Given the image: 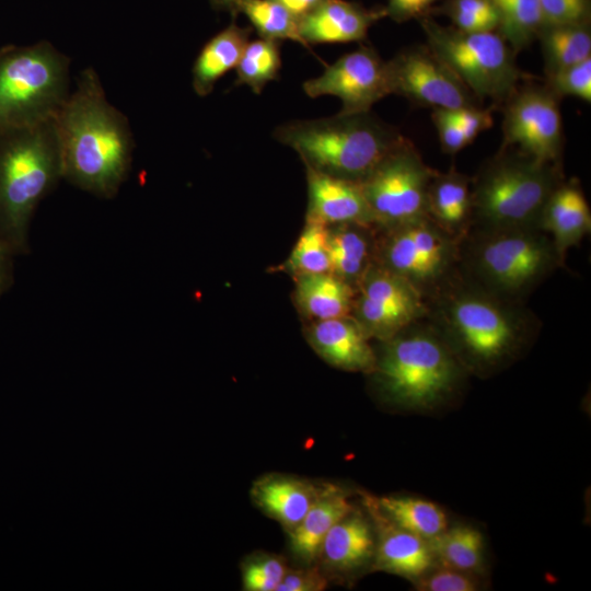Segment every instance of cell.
I'll list each match as a JSON object with an SVG mask.
<instances>
[{
	"label": "cell",
	"instance_id": "cell-23",
	"mask_svg": "<svg viewBox=\"0 0 591 591\" xmlns=\"http://www.w3.org/2000/svg\"><path fill=\"white\" fill-rule=\"evenodd\" d=\"M355 296L354 287L332 273L296 276L297 304L313 321L350 315Z\"/></svg>",
	"mask_w": 591,
	"mask_h": 591
},
{
	"label": "cell",
	"instance_id": "cell-19",
	"mask_svg": "<svg viewBox=\"0 0 591 591\" xmlns=\"http://www.w3.org/2000/svg\"><path fill=\"white\" fill-rule=\"evenodd\" d=\"M541 229L549 234L563 260L567 250L590 232V208L577 182L563 181L556 187L544 208Z\"/></svg>",
	"mask_w": 591,
	"mask_h": 591
},
{
	"label": "cell",
	"instance_id": "cell-10",
	"mask_svg": "<svg viewBox=\"0 0 591 591\" xmlns=\"http://www.w3.org/2000/svg\"><path fill=\"white\" fill-rule=\"evenodd\" d=\"M436 170L405 138L359 182L374 224L386 229L428 217V189Z\"/></svg>",
	"mask_w": 591,
	"mask_h": 591
},
{
	"label": "cell",
	"instance_id": "cell-21",
	"mask_svg": "<svg viewBox=\"0 0 591 591\" xmlns=\"http://www.w3.org/2000/svg\"><path fill=\"white\" fill-rule=\"evenodd\" d=\"M250 34V27H241L233 22L201 47L192 69L197 95L211 93L215 84L237 66Z\"/></svg>",
	"mask_w": 591,
	"mask_h": 591
},
{
	"label": "cell",
	"instance_id": "cell-13",
	"mask_svg": "<svg viewBox=\"0 0 591 591\" xmlns=\"http://www.w3.org/2000/svg\"><path fill=\"white\" fill-rule=\"evenodd\" d=\"M386 65L391 94L413 104L452 111L479 103L426 45L403 49Z\"/></svg>",
	"mask_w": 591,
	"mask_h": 591
},
{
	"label": "cell",
	"instance_id": "cell-46",
	"mask_svg": "<svg viewBox=\"0 0 591 591\" xmlns=\"http://www.w3.org/2000/svg\"><path fill=\"white\" fill-rule=\"evenodd\" d=\"M246 0H210L212 7L217 10H225L233 15L240 13L241 7Z\"/></svg>",
	"mask_w": 591,
	"mask_h": 591
},
{
	"label": "cell",
	"instance_id": "cell-4",
	"mask_svg": "<svg viewBox=\"0 0 591 591\" xmlns=\"http://www.w3.org/2000/svg\"><path fill=\"white\" fill-rule=\"evenodd\" d=\"M274 137L305 166L358 183L405 139L370 112L288 121Z\"/></svg>",
	"mask_w": 591,
	"mask_h": 591
},
{
	"label": "cell",
	"instance_id": "cell-37",
	"mask_svg": "<svg viewBox=\"0 0 591 591\" xmlns=\"http://www.w3.org/2000/svg\"><path fill=\"white\" fill-rule=\"evenodd\" d=\"M287 572L277 557L264 556L248 561L242 575L243 587L248 591H274Z\"/></svg>",
	"mask_w": 591,
	"mask_h": 591
},
{
	"label": "cell",
	"instance_id": "cell-36",
	"mask_svg": "<svg viewBox=\"0 0 591 591\" xmlns=\"http://www.w3.org/2000/svg\"><path fill=\"white\" fill-rule=\"evenodd\" d=\"M547 88L559 99L579 97L591 101V57L547 77Z\"/></svg>",
	"mask_w": 591,
	"mask_h": 591
},
{
	"label": "cell",
	"instance_id": "cell-17",
	"mask_svg": "<svg viewBox=\"0 0 591 591\" xmlns=\"http://www.w3.org/2000/svg\"><path fill=\"white\" fill-rule=\"evenodd\" d=\"M384 16L385 8L367 9L347 0H325L299 21V32L306 47L310 44L360 42Z\"/></svg>",
	"mask_w": 591,
	"mask_h": 591
},
{
	"label": "cell",
	"instance_id": "cell-42",
	"mask_svg": "<svg viewBox=\"0 0 591 591\" xmlns=\"http://www.w3.org/2000/svg\"><path fill=\"white\" fill-rule=\"evenodd\" d=\"M325 584V579L317 570H287L275 591H317L324 589Z\"/></svg>",
	"mask_w": 591,
	"mask_h": 591
},
{
	"label": "cell",
	"instance_id": "cell-12",
	"mask_svg": "<svg viewBox=\"0 0 591 591\" xmlns=\"http://www.w3.org/2000/svg\"><path fill=\"white\" fill-rule=\"evenodd\" d=\"M558 100L547 86L517 88L505 102L502 147H517L536 160L559 163L564 131Z\"/></svg>",
	"mask_w": 591,
	"mask_h": 591
},
{
	"label": "cell",
	"instance_id": "cell-6",
	"mask_svg": "<svg viewBox=\"0 0 591 591\" xmlns=\"http://www.w3.org/2000/svg\"><path fill=\"white\" fill-rule=\"evenodd\" d=\"M563 181L559 163L502 147L471 179L470 228L541 229L544 208Z\"/></svg>",
	"mask_w": 591,
	"mask_h": 591
},
{
	"label": "cell",
	"instance_id": "cell-15",
	"mask_svg": "<svg viewBox=\"0 0 591 591\" xmlns=\"http://www.w3.org/2000/svg\"><path fill=\"white\" fill-rule=\"evenodd\" d=\"M305 167L309 190L306 220L325 225L374 224L358 182Z\"/></svg>",
	"mask_w": 591,
	"mask_h": 591
},
{
	"label": "cell",
	"instance_id": "cell-41",
	"mask_svg": "<svg viewBox=\"0 0 591 591\" xmlns=\"http://www.w3.org/2000/svg\"><path fill=\"white\" fill-rule=\"evenodd\" d=\"M442 150L455 154L470 144L461 128L449 117L445 109L433 108L431 114Z\"/></svg>",
	"mask_w": 591,
	"mask_h": 591
},
{
	"label": "cell",
	"instance_id": "cell-3",
	"mask_svg": "<svg viewBox=\"0 0 591 591\" xmlns=\"http://www.w3.org/2000/svg\"><path fill=\"white\" fill-rule=\"evenodd\" d=\"M61 178L55 117L0 131V240L14 255L28 251L33 215Z\"/></svg>",
	"mask_w": 591,
	"mask_h": 591
},
{
	"label": "cell",
	"instance_id": "cell-45",
	"mask_svg": "<svg viewBox=\"0 0 591 591\" xmlns=\"http://www.w3.org/2000/svg\"><path fill=\"white\" fill-rule=\"evenodd\" d=\"M286 8L298 21L310 14L325 0H275Z\"/></svg>",
	"mask_w": 591,
	"mask_h": 591
},
{
	"label": "cell",
	"instance_id": "cell-25",
	"mask_svg": "<svg viewBox=\"0 0 591 591\" xmlns=\"http://www.w3.org/2000/svg\"><path fill=\"white\" fill-rule=\"evenodd\" d=\"M321 493L309 483L289 477H268L253 489L258 506L289 530L301 522Z\"/></svg>",
	"mask_w": 591,
	"mask_h": 591
},
{
	"label": "cell",
	"instance_id": "cell-44",
	"mask_svg": "<svg viewBox=\"0 0 591 591\" xmlns=\"http://www.w3.org/2000/svg\"><path fill=\"white\" fill-rule=\"evenodd\" d=\"M13 252L0 240V297L13 281Z\"/></svg>",
	"mask_w": 591,
	"mask_h": 591
},
{
	"label": "cell",
	"instance_id": "cell-1",
	"mask_svg": "<svg viewBox=\"0 0 591 591\" xmlns=\"http://www.w3.org/2000/svg\"><path fill=\"white\" fill-rule=\"evenodd\" d=\"M62 178L99 198H113L130 171L134 141L127 118L106 100L92 68L55 116Z\"/></svg>",
	"mask_w": 591,
	"mask_h": 591
},
{
	"label": "cell",
	"instance_id": "cell-14",
	"mask_svg": "<svg viewBox=\"0 0 591 591\" xmlns=\"http://www.w3.org/2000/svg\"><path fill=\"white\" fill-rule=\"evenodd\" d=\"M303 91L312 99L338 97L343 103L339 113L370 112L373 104L391 94L387 65L374 48L360 46L303 82Z\"/></svg>",
	"mask_w": 591,
	"mask_h": 591
},
{
	"label": "cell",
	"instance_id": "cell-5",
	"mask_svg": "<svg viewBox=\"0 0 591 591\" xmlns=\"http://www.w3.org/2000/svg\"><path fill=\"white\" fill-rule=\"evenodd\" d=\"M563 262L542 229L470 228L459 240L460 271L513 301L523 302Z\"/></svg>",
	"mask_w": 591,
	"mask_h": 591
},
{
	"label": "cell",
	"instance_id": "cell-33",
	"mask_svg": "<svg viewBox=\"0 0 591 591\" xmlns=\"http://www.w3.org/2000/svg\"><path fill=\"white\" fill-rule=\"evenodd\" d=\"M259 37L281 42L290 39L306 47L299 32V21L275 0H246L241 7Z\"/></svg>",
	"mask_w": 591,
	"mask_h": 591
},
{
	"label": "cell",
	"instance_id": "cell-34",
	"mask_svg": "<svg viewBox=\"0 0 591 591\" xmlns=\"http://www.w3.org/2000/svg\"><path fill=\"white\" fill-rule=\"evenodd\" d=\"M285 269L297 275L331 273L328 225L306 220Z\"/></svg>",
	"mask_w": 591,
	"mask_h": 591
},
{
	"label": "cell",
	"instance_id": "cell-16",
	"mask_svg": "<svg viewBox=\"0 0 591 591\" xmlns=\"http://www.w3.org/2000/svg\"><path fill=\"white\" fill-rule=\"evenodd\" d=\"M306 336L313 349L329 364L347 371H374L376 356L368 335L351 315L314 321Z\"/></svg>",
	"mask_w": 591,
	"mask_h": 591
},
{
	"label": "cell",
	"instance_id": "cell-31",
	"mask_svg": "<svg viewBox=\"0 0 591 591\" xmlns=\"http://www.w3.org/2000/svg\"><path fill=\"white\" fill-rule=\"evenodd\" d=\"M498 14L499 35L517 53L529 47L542 30L540 0H490Z\"/></svg>",
	"mask_w": 591,
	"mask_h": 591
},
{
	"label": "cell",
	"instance_id": "cell-35",
	"mask_svg": "<svg viewBox=\"0 0 591 591\" xmlns=\"http://www.w3.org/2000/svg\"><path fill=\"white\" fill-rule=\"evenodd\" d=\"M430 11L448 16L452 26L463 32H494L498 26V14L490 0H445Z\"/></svg>",
	"mask_w": 591,
	"mask_h": 591
},
{
	"label": "cell",
	"instance_id": "cell-24",
	"mask_svg": "<svg viewBox=\"0 0 591 591\" xmlns=\"http://www.w3.org/2000/svg\"><path fill=\"white\" fill-rule=\"evenodd\" d=\"M374 548L371 524L361 513L352 510L328 531L320 554L327 565L349 570L367 563Z\"/></svg>",
	"mask_w": 591,
	"mask_h": 591
},
{
	"label": "cell",
	"instance_id": "cell-40",
	"mask_svg": "<svg viewBox=\"0 0 591 591\" xmlns=\"http://www.w3.org/2000/svg\"><path fill=\"white\" fill-rule=\"evenodd\" d=\"M449 117L461 128L466 141L471 143L480 132L494 124L490 108L477 106L445 109Z\"/></svg>",
	"mask_w": 591,
	"mask_h": 591
},
{
	"label": "cell",
	"instance_id": "cell-9",
	"mask_svg": "<svg viewBox=\"0 0 591 591\" xmlns=\"http://www.w3.org/2000/svg\"><path fill=\"white\" fill-rule=\"evenodd\" d=\"M426 46L460 79L478 101L505 104L522 74L515 53L495 32L470 33L437 23L429 14L419 19Z\"/></svg>",
	"mask_w": 591,
	"mask_h": 591
},
{
	"label": "cell",
	"instance_id": "cell-26",
	"mask_svg": "<svg viewBox=\"0 0 591 591\" xmlns=\"http://www.w3.org/2000/svg\"><path fill=\"white\" fill-rule=\"evenodd\" d=\"M358 294L414 320L427 313L424 296L410 282L379 264H370L358 283Z\"/></svg>",
	"mask_w": 591,
	"mask_h": 591
},
{
	"label": "cell",
	"instance_id": "cell-43",
	"mask_svg": "<svg viewBox=\"0 0 591 591\" xmlns=\"http://www.w3.org/2000/svg\"><path fill=\"white\" fill-rule=\"evenodd\" d=\"M438 0H389L385 11L395 22H405L429 14L432 4Z\"/></svg>",
	"mask_w": 591,
	"mask_h": 591
},
{
	"label": "cell",
	"instance_id": "cell-29",
	"mask_svg": "<svg viewBox=\"0 0 591 591\" xmlns=\"http://www.w3.org/2000/svg\"><path fill=\"white\" fill-rule=\"evenodd\" d=\"M375 502L396 525L427 541L448 528L445 513L429 500L391 496Z\"/></svg>",
	"mask_w": 591,
	"mask_h": 591
},
{
	"label": "cell",
	"instance_id": "cell-22",
	"mask_svg": "<svg viewBox=\"0 0 591 591\" xmlns=\"http://www.w3.org/2000/svg\"><path fill=\"white\" fill-rule=\"evenodd\" d=\"M352 510L339 489L324 488L301 522L290 530L292 552L305 563L314 560L328 531Z\"/></svg>",
	"mask_w": 591,
	"mask_h": 591
},
{
	"label": "cell",
	"instance_id": "cell-2",
	"mask_svg": "<svg viewBox=\"0 0 591 591\" xmlns=\"http://www.w3.org/2000/svg\"><path fill=\"white\" fill-rule=\"evenodd\" d=\"M425 300L430 325L460 362L480 371L513 357L541 324L523 302L488 291L460 269Z\"/></svg>",
	"mask_w": 591,
	"mask_h": 591
},
{
	"label": "cell",
	"instance_id": "cell-27",
	"mask_svg": "<svg viewBox=\"0 0 591 591\" xmlns=\"http://www.w3.org/2000/svg\"><path fill=\"white\" fill-rule=\"evenodd\" d=\"M367 228L356 223L335 224L332 229L328 225L331 273L350 286H357L371 264Z\"/></svg>",
	"mask_w": 591,
	"mask_h": 591
},
{
	"label": "cell",
	"instance_id": "cell-11",
	"mask_svg": "<svg viewBox=\"0 0 591 591\" xmlns=\"http://www.w3.org/2000/svg\"><path fill=\"white\" fill-rule=\"evenodd\" d=\"M379 265L410 282L426 299L459 269V240L429 217L386 229Z\"/></svg>",
	"mask_w": 591,
	"mask_h": 591
},
{
	"label": "cell",
	"instance_id": "cell-30",
	"mask_svg": "<svg viewBox=\"0 0 591 591\" xmlns=\"http://www.w3.org/2000/svg\"><path fill=\"white\" fill-rule=\"evenodd\" d=\"M434 561L440 566L473 573L483 563V535L471 526L445 529L428 540Z\"/></svg>",
	"mask_w": 591,
	"mask_h": 591
},
{
	"label": "cell",
	"instance_id": "cell-18",
	"mask_svg": "<svg viewBox=\"0 0 591 591\" xmlns=\"http://www.w3.org/2000/svg\"><path fill=\"white\" fill-rule=\"evenodd\" d=\"M367 500L378 530L375 567L415 580L430 570L436 561L428 541L392 522L375 500Z\"/></svg>",
	"mask_w": 591,
	"mask_h": 591
},
{
	"label": "cell",
	"instance_id": "cell-38",
	"mask_svg": "<svg viewBox=\"0 0 591 591\" xmlns=\"http://www.w3.org/2000/svg\"><path fill=\"white\" fill-rule=\"evenodd\" d=\"M543 26L590 24V0H540Z\"/></svg>",
	"mask_w": 591,
	"mask_h": 591
},
{
	"label": "cell",
	"instance_id": "cell-39",
	"mask_svg": "<svg viewBox=\"0 0 591 591\" xmlns=\"http://www.w3.org/2000/svg\"><path fill=\"white\" fill-rule=\"evenodd\" d=\"M416 587L421 591H475L478 583L472 573L440 566L416 579Z\"/></svg>",
	"mask_w": 591,
	"mask_h": 591
},
{
	"label": "cell",
	"instance_id": "cell-7",
	"mask_svg": "<svg viewBox=\"0 0 591 591\" xmlns=\"http://www.w3.org/2000/svg\"><path fill=\"white\" fill-rule=\"evenodd\" d=\"M383 341L373 372L395 403L429 408L455 389L461 362L429 322L417 320Z\"/></svg>",
	"mask_w": 591,
	"mask_h": 591
},
{
	"label": "cell",
	"instance_id": "cell-20",
	"mask_svg": "<svg viewBox=\"0 0 591 591\" xmlns=\"http://www.w3.org/2000/svg\"><path fill=\"white\" fill-rule=\"evenodd\" d=\"M428 217L460 240L471 225V178L451 170L434 171L428 189Z\"/></svg>",
	"mask_w": 591,
	"mask_h": 591
},
{
	"label": "cell",
	"instance_id": "cell-28",
	"mask_svg": "<svg viewBox=\"0 0 591 591\" xmlns=\"http://www.w3.org/2000/svg\"><path fill=\"white\" fill-rule=\"evenodd\" d=\"M537 39L546 77L591 57L590 24L543 26Z\"/></svg>",
	"mask_w": 591,
	"mask_h": 591
},
{
	"label": "cell",
	"instance_id": "cell-8",
	"mask_svg": "<svg viewBox=\"0 0 591 591\" xmlns=\"http://www.w3.org/2000/svg\"><path fill=\"white\" fill-rule=\"evenodd\" d=\"M69 94V59L51 44L0 48V131L54 118Z\"/></svg>",
	"mask_w": 591,
	"mask_h": 591
},
{
	"label": "cell",
	"instance_id": "cell-32",
	"mask_svg": "<svg viewBox=\"0 0 591 591\" xmlns=\"http://www.w3.org/2000/svg\"><path fill=\"white\" fill-rule=\"evenodd\" d=\"M235 68V84H245L254 93H262L268 82L279 77L280 42L262 37L248 40Z\"/></svg>",
	"mask_w": 591,
	"mask_h": 591
}]
</instances>
